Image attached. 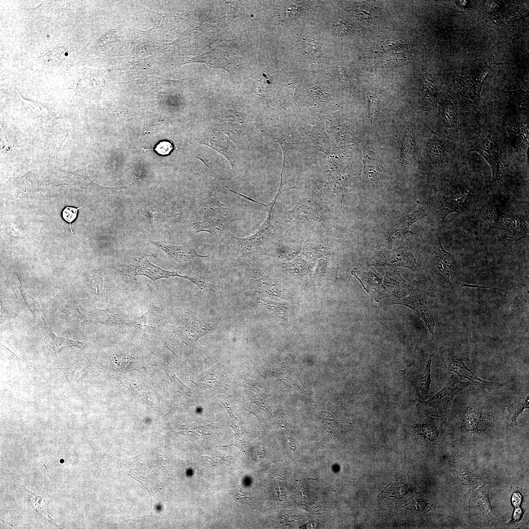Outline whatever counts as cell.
Listing matches in <instances>:
<instances>
[{
  "mask_svg": "<svg viewBox=\"0 0 529 529\" xmlns=\"http://www.w3.org/2000/svg\"><path fill=\"white\" fill-rule=\"evenodd\" d=\"M443 120L447 127L453 128L457 124V115L452 103L448 102L444 108Z\"/></svg>",
  "mask_w": 529,
  "mask_h": 529,
  "instance_id": "obj_27",
  "label": "cell"
},
{
  "mask_svg": "<svg viewBox=\"0 0 529 529\" xmlns=\"http://www.w3.org/2000/svg\"><path fill=\"white\" fill-rule=\"evenodd\" d=\"M447 368L450 371L456 373L459 376L465 378L474 383L487 385L490 382L479 378L472 372L464 363L461 359L454 357H450L447 359Z\"/></svg>",
  "mask_w": 529,
  "mask_h": 529,
  "instance_id": "obj_16",
  "label": "cell"
},
{
  "mask_svg": "<svg viewBox=\"0 0 529 529\" xmlns=\"http://www.w3.org/2000/svg\"><path fill=\"white\" fill-rule=\"evenodd\" d=\"M480 154L490 165L492 173V182L497 189L502 185L503 174V150L493 135L489 133L481 143L475 145L470 151Z\"/></svg>",
  "mask_w": 529,
  "mask_h": 529,
  "instance_id": "obj_2",
  "label": "cell"
},
{
  "mask_svg": "<svg viewBox=\"0 0 529 529\" xmlns=\"http://www.w3.org/2000/svg\"><path fill=\"white\" fill-rule=\"evenodd\" d=\"M130 388L135 396H137L140 399L146 404L151 405L154 403L155 394L148 387L134 383Z\"/></svg>",
  "mask_w": 529,
  "mask_h": 529,
  "instance_id": "obj_26",
  "label": "cell"
},
{
  "mask_svg": "<svg viewBox=\"0 0 529 529\" xmlns=\"http://www.w3.org/2000/svg\"><path fill=\"white\" fill-rule=\"evenodd\" d=\"M437 351L430 355L421 374L418 383V389L421 395H426L429 392V386L431 383V364L432 358Z\"/></svg>",
  "mask_w": 529,
  "mask_h": 529,
  "instance_id": "obj_24",
  "label": "cell"
},
{
  "mask_svg": "<svg viewBox=\"0 0 529 529\" xmlns=\"http://www.w3.org/2000/svg\"><path fill=\"white\" fill-rule=\"evenodd\" d=\"M503 5L501 1H492L488 3L485 10L488 13H496L500 10Z\"/></svg>",
  "mask_w": 529,
  "mask_h": 529,
  "instance_id": "obj_36",
  "label": "cell"
},
{
  "mask_svg": "<svg viewBox=\"0 0 529 529\" xmlns=\"http://www.w3.org/2000/svg\"><path fill=\"white\" fill-rule=\"evenodd\" d=\"M419 430L422 433L429 437H433L436 436V433L435 430L433 427L429 425H424L420 426Z\"/></svg>",
  "mask_w": 529,
  "mask_h": 529,
  "instance_id": "obj_37",
  "label": "cell"
},
{
  "mask_svg": "<svg viewBox=\"0 0 529 529\" xmlns=\"http://www.w3.org/2000/svg\"><path fill=\"white\" fill-rule=\"evenodd\" d=\"M389 305H402L411 309L418 316L424 321L430 332L433 336V330L435 323L433 314L425 303L418 297L410 294L408 296L392 301Z\"/></svg>",
  "mask_w": 529,
  "mask_h": 529,
  "instance_id": "obj_13",
  "label": "cell"
},
{
  "mask_svg": "<svg viewBox=\"0 0 529 529\" xmlns=\"http://www.w3.org/2000/svg\"><path fill=\"white\" fill-rule=\"evenodd\" d=\"M521 499L520 494L518 493H515L512 497V504L515 507H518L521 504Z\"/></svg>",
  "mask_w": 529,
  "mask_h": 529,
  "instance_id": "obj_38",
  "label": "cell"
},
{
  "mask_svg": "<svg viewBox=\"0 0 529 529\" xmlns=\"http://www.w3.org/2000/svg\"><path fill=\"white\" fill-rule=\"evenodd\" d=\"M240 218L234 209L221 203L215 195H209L197 206L193 216V231L208 232L221 243L227 229Z\"/></svg>",
  "mask_w": 529,
  "mask_h": 529,
  "instance_id": "obj_1",
  "label": "cell"
},
{
  "mask_svg": "<svg viewBox=\"0 0 529 529\" xmlns=\"http://www.w3.org/2000/svg\"><path fill=\"white\" fill-rule=\"evenodd\" d=\"M352 273L361 283L364 289L375 298L376 293H379L380 287L383 281L382 276L370 265H365L362 268H355Z\"/></svg>",
  "mask_w": 529,
  "mask_h": 529,
  "instance_id": "obj_14",
  "label": "cell"
},
{
  "mask_svg": "<svg viewBox=\"0 0 529 529\" xmlns=\"http://www.w3.org/2000/svg\"><path fill=\"white\" fill-rule=\"evenodd\" d=\"M485 419L483 413L480 410L469 409L465 413L464 423L468 431H478L484 426Z\"/></svg>",
  "mask_w": 529,
  "mask_h": 529,
  "instance_id": "obj_22",
  "label": "cell"
},
{
  "mask_svg": "<svg viewBox=\"0 0 529 529\" xmlns=\"http://www.w3.org/2000/svg\"><path fill=\"white\" fill-rule=\"evenodd\" d=\"M310 479L313 480H317V478H316V479L310 478Z\"/></svg>",
  "mask_w": 529,
  "mask_h": 529,
  "instance_id": "obj_41",
  "label": "cell"
},
{
  "mask_svg": "<svg viewBox=\"0 0 529 529\" xmlns=\"http://www.w3.org/2000/svg\"><path fill=\"white\" fill-rule=\"evenodd\" d=\"M470 383L460 381L451 375L444 387L438 392L421 404V408L432 414L441 415L445 412L449 402Z\"/></svg>",
  "mask_w": 529,
  "mask_h": 529,
  "instance_id": "obj_4",
  "label": "cell"
},
{
  "mask_svg": "<svg viewBox=\"0 0 529 529\" xmlns=\"http://www.w3.org/2000/svg\"><path fill=\"white\" fill-rule=\"evenodd\" d=\"M22 286L21 283V286L19 287V290L21 292V296H22L23 300L26 304L27 308L29 309L31 313L33 314L35 310L34 303L31 300V299L28 296H27V294L25 293L23 291Z\"/></svg>",
  "mask_w": 529,
  "mask_h": 529,
  "instance_id": "obj_35",
  "label": "cell"
},
{
  "mask_svg": "<svg viewBox=\"0 0 529 529\" xmlns=\"http://www.w3.org/2000/svg\"><path fill=\"white\" fill-rule=\"evenodd\" d=\"M377 13V12L375 11L374 8L369 5L360 8L359 12V14H362L363 18H368V19L374 18L375 14Z\"/></svg>",
  "mask_w": 529,
  "mask_h": 529,
  "instance_id": "obj_34",
  "label": "cell"
},
{
  "mask_svg": "<svg viewBox=\"0 0 529 529\" xmlns=\"http://www.w3.org/2000/svg\"><path fill=\"white\" fill-rule=\"evenodd\" d=\"M148 241L163 250L172 261L182 266L195 265L201 259L208 256L199 254L193 248L187 244H165L153 241L150 238Z\"/></svg>",
  "mask_w": 529,
  "mask_h": 529,
  "instance_id": "obj_8",
  "label": "cell"
},
{
  "mask_svg": "<svg viewBox=\"0 0 529 529\" xmlns=\"http://www.w3.org/2000/svg\"><path fill=\"white\" fill-rule=\"evenodd\" d=\"M470 3L469 1L459 0L457 1L456 4L458 9L461 10H465L467 7L468 8V6Z\"/></svg>",
  "mask_w": 529,
  "mask_h": 529,
  "instance_id": "obj_39",
  "label": "cell"
},
{
  "mask_svg": "<svg viewBox=\"0 0 529 529\" xmlns=\"http://www.w3.org/2000/svg\"><path fill=\"white\" fill-rule=\"evenodd\" d=\"M173 149V145L169 141H161L159 143L155 148V150L159 154L162 155H168Z\"/></svg>",
  "mask_w": 529,
  "mask_h": 529,
  "instance_id": "obj_32",
  "label": "cell"
},
{
  "mask_svg": "<svg viewBox=\"0 0 529 529\" xmlns=\"http://www.w3.org/2000/svg\"><path fill=\"white\" fill-rule=\"evenodd\" d=\"M490 70V67L488 66H480L471 74L482 84Z\"/></svg>",
  "mask_w": 529,
  "mask_h": 529,
  "instance_id": "obj_33",
  "label": "cell"
},
{
  "mask_svg": "<svg viewBox=\"0 0 529 529\" xmlns=\"http://www.w3.org/2000/svg\"><path fill=\"white\" fill-rule=\"evenodd\" d=\"M135 275L145 276L154 282L161 278H168L170 277H179L188 280L196 285L201 289L210 291L212 287L199 279L188 275H181L177 271H169L164 270L151 263L146 258H139L136 260L133 266Z\"/></svg>",
  "mask_w": 529,
  "mask_h": 529,
  "instance_id": "obj_5",
  "label": "cell"
},
{
  "mask_svg": "<svg viewBox=\"0 0 529 529\" xmlns=\"http://www.w3.org/2000/svg\"><path fill=\"white\" fill-rule=\"evenodd\" d=\"M48 341L53 350L56 352L59 351L63 347H75L80 348L85 344V341L59 337L54 333L51 328L48 329Z\"/></svg>",
  "mask_w": 529,
  "mask_h": 529,
  "instance_id": "obj_20",
  "label": "cell"
},
{
  "mask_svg": "<svg viewBox=\"0 0 529 529\" xmlns=\"http://www.w3.org/2000/svg\"><path fill=\"white\" fill-rule=\"evenodd\" d=\"M363 162L364 174L368 180L373 181L377 179L383 172V168L377 156L371 150L364 155Z\"/></svg>",
  "mask_w": 529,
  "mask_h": 529,
  "instance_id": "obj_17",
  "label": "cell"
},
{
  "mask_svg": "<svg viewBox=\"0 0 529 529\" xmlns=\"http://www.w3.org/2000/svg\"><path fill=\"white\" fill-rule=\"evenodd\" d=\"M455 82L462 98L470 106L481 109L480 93L482 84L472 74L467 76L457 75Z\"/></svg>",
  "mask_w": 529,
  "mask_h": 529,
  "instance_id": "obj_12",
  "label": "cell"
},
{
  "mask_svg": "<svg viewBox=\"0 0 529 529\" xmlns=\"http://www.w3.org/2000/svg\"><path fill=\"white\" fill-rule=\"evenodd\" d=\"M502 96L505 100L518 109H528L529 91L523 90L522 87L515 91L502 90Z\"/></svg>",
  "mask_w": 529,
  "mask_h": 529,
  "instance_id": "obj_18",
  "label": "cell"
},
{
  "mask_svg": "<svg viewBox=\"0 0 529 529\" xmlns=\"http://www.w3.org/2000/svg\"><path fill=\"white\" fill-rule=\"evenodd\" d=\"M431 253L437 271L446 279L452 281L456 276L457 263L449 252L442 245L440 238H436L431 246Z\"/></svg>",
  "mask_w": 529,
  "mask_h": 529,
  "instance_id": "obj_9",
  "label": "cell"
},
{
  "mask_svg": "<svg viewBox=\"0 0 529 529\" xmlns=\"http://www.w3.org/2000/svg\"><path fill=\"white\" fill-rule=\"evenodd\" d=\"M371 264L380 266H400L414 270L416 261L410 251L400 247L393 250L385 249L376 252Z\"/></svg>",
  "mask_w": 529,
  "mask_h": 529,
  "instance_id": "obj_6",
  "label": "cell"
},
{
  "mask_svg": "<svg viewBox=\"0 0 529 529\" xmlns=\"http://www.w3.org/2000/svg\"><path fill=\"white\" fill-rule=\"evenodd\" d=\"M83 205L78 208H75L74 207L66 206L65 207L62 212V216L64 220L68 222L70 225V228L72 233L73 234V232L72 229V223L74 221L77 216L78 210L81 207L84 206Z\"/></svg>",
  "mask_w": 529,
  "mask_h": 529,
  "instance_id": "obj_29",
  "label": "cell"
},
{
  "mask_svg": "<svg viewBox=\"0 0 529 529\" xmlns=\"http://www.w3.org/2000/svg\"><path fill=\"white\" fill-rule=\"evenodd\" d=\"M522 512L521 509L520 508H519V507H517L515 509V512H514V514H513L514 519L515 521L518 520L520 518V517L521 516V515H522Z\"/></svg>",
  "mask_w": 529,
  "mask_h": 529,
  "instance_id": "obj_40",
  "label": "cell"
},
{
  "mask_svg": "<svg viewBox=\"0 0 529 529\" xmlns=\"http://www.w3.org/2000/svg\"><path fill=\"white\" fill-rule=\"evenodd\" d=\"M529 398L528 394L519 395L514 401L506 406L508 411V421L511 425L516 424V419L523 411L529 408Z\"/></svg>",
  "mask_w": 529,
  "mask_h": 529,
  "instance_id": "obj_19",
  "label": "cell"
},
{
  "mask_svg": "<svg viewBox=\"0 0 529 529\" xmlns=\"http://www.w3.org/2000/svg\"><path fill=\"white\" fill-rule=\"evenodd\" d=\"M474 206L476 213L489 227L496 229L502 212L498 203L495 201H488Z\"/></svg>",
  "mask_w": 529,
  "mask_h": 529,
  "instance_id": "obj_15",
  "label": "cell"
},
{
  "mask_svg": "<svg viewBox=\"0 0 529 529\" xmlns=\"http://www.w3.org/2000/svg\"><path fill=\"white\" fill-rule=\"evenodd\" d=\"M522 17L518 9L509 11L499 17V20L502 23L511 24Z\"/></svg>",
  "mask_w": 529,
  "mask_h": 529,
  "instance_id": "obj_30",
  "label": "cell"
},
{
  "mask_svg": "<svg viewBox=\"0 0 529 529\" xmlns=\"http://www.w3.org/2000/svg\"><path fill=\"white\" fill-rule=\"evenodd\" d=\"M415 150V142L413 137L409 134L405 135L400 141V151L402 158L406 161L414 159Z\"/></svg>",
  "mask_w": 529,
  "mask_h": 529,
  "instance_id": "obj_25",
  "label": "cell"
},
{
  "mask_svg": "<svg viewBox=\"0 0 529 529\" xmlns=\"http://www.w3.org/2000/svg\"><path fill=\"white\" fill-rule=\"evenodd\" d=\"M502 239L510 238L518 241L529 238L528 223L518 214L503 211L496 228Z\"/></svg>",
  "mask_w": 529,
  "mask_h": 529,
  "instance_id": "obj_7",
  "label": "cell"
},
{
  "mask_svg": "<svg viewBox=\"0 0 529 529\" xmlns=\"http://www.w3.org/2000/svg\"><path fill=\"white\" fill-rule=\"evenodd\" d=\"M473 195L472 191L466 187H459L442 197L435 208L437 219L443 226L446 217L453 212L465 211L470 204Z\"/></svg>",
  "mask_w": 529,
  "mask_h": 529,
  "instance_id": "obj_3",
  "label": "cell"
},
{
  "mask_svg": "<svg viewBox=\"0 0 529 529\" xmlns=\"http://www.w3.org/2000/svg\"><path fill=\"white\" fill-rule=\"evenodd\" d=\"M427 150L429 160L437 163L441 162L445 158L446 148L441 141L434 136L428 143Z\"/></svg>",
  "mask_w": 529,
  "mask_h": 529,
  "instance_id": "obj_21",
  "label": "cell"
},
{
  "mask_svg": "<svg viewBox=\"0 0 529 529\" xmlns=\"http://www.w3.org/2000/svg\"><path fill=\"white\" fill-rule=\"evenodd\" d=\"M424 217V212L419 209L412 214L402 215L397 218L390 227L385 232L386 240L390 248L393 242L398 239H404L407 233H412L409 230L410 226Z\"/></svg>",
  "mask_w": 529,
  "mask_h": 529,
  "instance_id": "obj_10",
  "label": "cell"
},
{
  "mask_svg": "<svg viewBox=\"0 0 529 529\" xmlns=\"http://www.w3.org/2000/svg\"><path fill=\"white\" fill-rule=\"evenodd\" d=\"M369 115L375 117L380 110V101L379 98L374 96H370L368 98Z\"/></svg>",
  "mask_w": 529,
  "mask_h": 529,
  "instance_id": "obj_31",
  "label": "cell"
},
{
  "mask_svg": "<svg viewBox=\"0 0 529 529\" xmlns=\"http://www.w3.org/2000/svg\"><path fill=\"white\" fill-rule=\"evenodd\" d=\"M419 84L421 90L427 94V97H432L434 83L431 76L426 73L422 74L419 80Z\"/></svg>",
  "mask_w": 529,
  "mask_h": 529,
  "instance_id": "obj_28",
  "label": "cell"
},
{
  "mask_svg": "<svg viewBox=\"0 0 529 529\" xmlns=\"http://www.w3.org/2000/svg\"><path fill=\"white\" fill-rule=\"evenodd\" d=\"M381 289L385 296L388 298V303L405 297L410 292L409 284L396 270L386 272Z\"/></svg>",
  "mask_w": 529,
  "mask_h": 529,
  "instance_id": "obj_11",
  "label": "cell"
},
{
  "mask_svg": "<svg viewBox=\"0 0 529 529\" xmlns=\"http://www.w3.org/2000/svg\"><path fill=\"white\" fill-rule=\"evenodd\" d=\"M511 132V137L515 140L516 143L518 145L523 147L528 146V121L518 122L514 123L512 126Z\"/></svg>",
  "mask_w": 529,
  "mask_h": 529,
  "instance_id": "obj_23",
  "label": "cell"
}]
</instances>
